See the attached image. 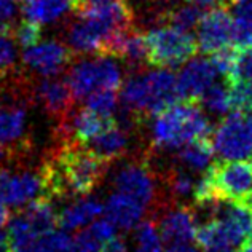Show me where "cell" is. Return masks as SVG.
<instances>
[{"label": "cell", "instance_id": "1", "mask_svg": "<svg viewBox=\"0 0 252 252\" xmlns=\"http://www.w3.org/2000/svg\"><path fill=\"white\" fill-rule=\"evenodd\" d=\"M118 101V107L129 112L142 123L181 101L177 91V77L171 69L161 67H157V70L147 74H132L122 82Z\"/></svg>", "mask_w": 252, "mask_h": 252}, {"label": "cell", "instance_id": "2", "mask_svg": "<svg viewBox=\"0 0 252 252\" xmlns=\"http://www.w3.org/2000/svg\"><path fill=\"white\" fill-rule=\"evenodd\" d=\"M212 126L196 101L174 102L152 117L150 141L155 149L179 150L195 139L209 137Z\"/></svg>", "mask_w": 252, "mask_h": 252}, {"label": "cell", "instance_id": "3", "mask_svg": "<svg viewBox=\"0 0 252 252\" xmlns=\"http://www.w3.org/2000/svg\"><path fill=\"white\" fill-rule=\"evenodd\" d=\"M147 40V64L161 69L181 67L198 53L196 40L190 32L161 24L145 34Z\"/></svg>", "mask_w": 252, "mask_h": 252}, {"label": "cell", "instance_id": "4", "mask_svg": "<svg viewBox=\"0 0 252 252\" xmlns=\"http://www.w3.org/2000/svg\"><path fill=\"white\" fill-rule=\"evenodd\" d=\"M65 82L75 101H82L99 88L120 90L123 78L115 58L97 55L94 59H82L72 64Z\"/></svg>", "mask_w": 252, "mask_h": 252}, {"label": "cell", "instance_id": "5", "mask_svg": "<svg viewBox=\"0 0 252 252\" xmlns=\"http://www.w3.org/2000/svg\"><path fill=\"white\" fill-rule=\"evenodd\" d=\"M214 157L240 160L252 157V117L248 112H231L211 132Z\"/></svg>", "mask_w": 252, "mask_h": 252}, {"label": "cell", "instance_id": "6", "mask_svg": "<svg viewBox=\"0 0 252 252\" xmlns=\"http://www.w3.org/2000/svg\"><path fill=\"white\" fill-rule=\"evenodd\" d=\"M209 174L217 201H240L252 195V157L216 161Z\"/></svg>", "mask_w": 252, "mask_h": 252}, {"label": "cell", "instance_id": "7", "mask_svg": "<svg viewBox=\"0 0 252 252\" xmlns=\"http://www.w3.org/2000/svg\"><path fill=\"white\" fill-rule=\"evenodd\" d=\"M112 184L115 191L128 195L132 200L141 203L145 209L157 203V179L147 158H139L122 164L117 169Z\"/></svg>", "mask_w": 252, "mask_h": 252}, {"label": "cell", "instance_id": "8", "mask_svg": "<svg viewBox=\"0 0 252 252\" xmlns=\"http://www.w3.org/2000/svg\"><path fill=\"white\" fill-rule=\"evenodd\" d=\"M38 196H48L42 168L21 172L0 168V200L6 206H24Z\"/></svg>", "mask_w": 252, "mask_h": 252}, {"label": "cell", "instance_id": "9", "mask_svg": "<svg viewBox=\"0 0 252 252\" xmlns=\"http://www.w3.org/2000/svg\"><path fill=\"white\" fill-rule=\"evenodd\" d=\"M158 231L163 249L177 252L196 249V217L187 204L168 211L158 225Z\"/></svg>", "mask_w": 252, "mask_h": 252}, {"label": "cell", "instance_id": "10", "mask_svg": "<svg viewBox=\"0 0 252 252\" xmlns=\"http://www.w3.org/2000/svg\"><path fill=\"white\" fill-rule=\"evenodd\" d=\"M74 58L75 53L67 43L59 40H40L23 51L24 67L42 77L59 75L72 64Z\"/></svg>", "mask_w": 252, "mask_h": 252}, {"label": "cell", "instance_id": "11", "mask_svg": "<svg viewBox=\"0 0 252 252\" xmlns=\"http://www.w3.org/2000/svg\"><path fill=\"white\" fill-rule=\"evenodd\" d=\"M117 31V29H115ZM114 29L91 16L77 15L65 28V43L77 55H99L105 38Z\"/></svg>", "mask_w": 252, "mask_h": 252}, {"label": "cell", "instance_id": "12", "mask_svg": "<svg viewBox=\"0 0 252 252\" xmlns=\"http://www.w3.org/2000/svg\"><path fill=\"white\" fill-rule=\"evenodd\" d=\"M231 21L233 16L227 6H212L208 13H203L198 31V51L211 55L217 50L231 43Z\"/></svg>", "mask_w": 252, "mask_h": 252}, {"label": "cell", "instance_id": "13", "mask_svg": "<svg viewBox=\"0 0 252 252\" xmlns=\"http://www.w3.org/2000/svg\"><path fill=\"white\" fill-rule=\"evenodd\" d=\"M32 99L42 105V109L55 122H61L74 110L75 99L65 80L43 77L42 80L31 83Z\"/></svg>", "mask_w": 252, "mask_h": 252}, {"label": "cell", "instance_id": "14", "mask_svg": "<svg viewBox=\"0 0 252 252\" xmlns=\"http://www.w3.org/2000/svg\"><path fill=\"white\" fill-rule=\"evenodd\" d=\"M217 77L219 74L211 59H195L193 56L184 64L177 77L179 97L184 101H198L203 93L217 80Z\"/></svg>", "mask_w": 252, "mask_h": 252}, {"label": "cell", "instance_id": "15", "mask_svg": "<svg viewBox=\"0 0 252 252\" xmlns=\"http://www.w3.org/2000/svg\"><path fill=\"white\" fill-rule=\"evenodd\" d=\"M83 145L101 160L110 164L126 155V150H128L129 145V131H126L115 120Z\"/></svg>", "mask_w": 252, "mask_h": 252}, {"label": "cell", "instance_id": "16", "mask_svg": "<svg viewBox=\"0 0 252 252\" xmlns=\"http://www.w3.org/2000/svg\"><path fill=\"white\" fill-rule=\"evenodd\" d=\"M102 212L105 214V219L115 225L117 230L129 231L142 220L145 208L128 195L115 191L107 198Z\"/></svg>", "mask_w": 252, "mask_h": 252}, {"label": "cell", "instance_id": "17", "mask_svg": "<svg viewBox=\"0 0 252 252\" xmlns=\"http://www.w3.org/2000/svg\"><path fill=\"white\" fill-rule=\"evenodd\" d=\"M104 204L96 198H83L65 206L58 212V225L63 230H77L85 225H90L94 219L102 214Z\"/></svg>", "mask_w": 252, "mask_h": 252}, {"label": "cell", "instance_id": "18", "mask_svg": "<svg viewBox=\"0 0 252 252\" xmlns=\"http://www.w3.org/2000/svg\"><path fill=\"white\" fill-rule=\"evenodd\" d=\"M212 158H214V149H212L211 136L200 137L179 149L174 164L193 174H201L212 164Z\"/></svg>", "mask_w": 252, "mask_h": 252}, {"label": "cell", "instance_id": "19", "mask_svg": "<svg viewBox=\"0 0 252 252\" xmlns=\"http://www.w3.org/2000/svg\"><path fill=\"white\" fill-rule=\"evenodd\" d=\"M196 249L204 251H231L238 249V241L219 217H211L196 228Z\"/></svg>", "mask_w": 252, "mask_h": 252}, {"label": "cell", "instance_id": "20", "mask_svg": "<svg viewBox=\"0 0 252 252\" xmlns=\"http://www.w3.org/2000/svg\"><path fill=\"white\" fill-rule=\"evenodd\" d=\"M74 10L72 0H32L23 3V15L40 26L56 23Z\"/></svg>", "mask_w": 252, "mask_h": 252}, {"label": "cell", "instance_id": "21", "mask_svg": "<svg viewBox=\"0 0 252 252\" xmlns=\"http://www.w3.org/2000/svg\"><path fill=\"white\" fill-rule=\"evenodd\" d=\"M21 212L28 219L29 225L37 236L53 230L58 225V212L55 203L48 196H38L35 200L29 201Z\"/></svg>", "mask_w": 252, "mask_h": 252}, {"label": "cell", "instance_id": "22", "mask_svg": "<svg viewBox=\"0 0 252 252\" xmlns=\"http://www.w3.org/2000/svg\"><path fill=\"white\" fill-rule=\"evenodd\" d=\"M37 235L29 225L28 219L23 212L13 216L10 220V227L6 231V240H8V249L11 251H32Z\"/></svg>", "mask_w": 252, "mask_h": 252}, {"label": "cell", "instance_id": "23", "mask_svg": "<svg viewBox=\"0 0 252 252\" xmlns=\"http://www.w3.org/2000/svg\"><path fill=\"white\" fill-rule=\"evenodd\" d=\"M235 16L231 21V45L246 46L252 43V2L235 3Z\"/></svg>", "mask_w": 252, "mask_h": 252}, {"label": "cell", "instance_id": "24", "mask_svg": "<svg viewBox=\"0 0 252 252\" xmlns=\"http://www.w3.org/2000/svg\"><path fill=\"white\" fill-rule=\"evenodd\" d=\"M196 181L198 179H195L193 172H190V171L174 164V166L171 168V171L168 172V177H166L168 191L174 200H191L193 201Z\"/></svg>", "mask_w": 252, "mask_h": 252}, {"label": "cell", "instance_id": "25", "mask_svg": "<svg viewBox=\"0 0 252 252\" xmlns=\"http://www.w3.org/2000/svg\"><path fill=\"white\" fill-rule=\"evenodd\" d=\"M201 16H203L201 8L190 3H185L181 6H174L171 10H166L161 15V19L164 24H169L172 28H177L185 32H191L196 29Z\"/></svg>", "mask_w": 252, "mask_h": 252}, {"label": "cell", "instance_id": "26", "mask_svg": "<svg viewBox=\"0 0 252 252\" xmlns=\"http://www.w3.org/2000/svg\"><path fill=\"white\" fill-rule=\"evenodd\" d=\"M118 90L99 88L85 97V107L105 118H115L118 110Z\"/></svg>", "mask_w": 252, "mask_h": 252}, {"label": "cell", "instance_id": "27", "mask_svg": "<svg viewBox=\"0 0 252 252\" xmlns=\"http://www.w3.org/2000/svg\"><path fill=\"white\" fill-rule=\"evenodd\" d=\"M198 104L204 107L211 114L223 115L230 110V97H228V85L223 80V83H212L209 88L203 93Z\"/></svg>", "mask_w": 252, "mask_h": 252}, {"label": "cell", "instance_id": "28", "mask_svg": "<svg viewBox=\"0 0 252 252\" xmlns=\"http://www.w3.org/2000/svg\"><path fill=\"white\" fill-rule=\"evenodd\" d=\"M18 43L13 37V31L0 32V82L11 77L16 72Z\"/></svg>", "mask_w": 252, "mask_h": 252}, {"label": "cell", "instance_id": "29", "mask_svg": "<svg viewBox=\"0 0 252 252\" xmlns=\"http://www.w3.org/2000/svg\"><path fill=\"white\" fill-rule=\"evenodd\" d=\"M134 248L137 251H163L160 231H158V225L147 219V220H141L134 227Z\"/></svg>", "mask_w": 252, "mask_h": 252}, {"label": "cell", "instance_id": "30", "mask_svg": "<svg viewBox=\"0 0 252 252\" xmlns=\"http://www.w3.org/2000/svg\"><path fill=\"white\" fill-rule=\"evenodd\" d=\"M228 85L230 110L251 112L252 110V82L249 80H231Z\"/></svg>", "mask_w": 252, "mask_h": 252}, {"label": "cell", "instance_id": "31", "mask_svg": "<svg viewBox=\"0 0 252 252\" xmlns=\"http://www.w3.org/2000/svg\"><path fill=\"white\" fill-rule=\"evenodd\" d=\"M32 251H72V236L67 230H50L38 235Z\"/></svg>", "mask_w": 252, "mask_h": 252}, {"label": "cell", "instance_id": "32", "mask_svg": "<svg viewBox=\"0 0 252 252\" xmlns=\"http://www.w3.org/2000/svg\"><path fill=\"white\" fill-rule=\"evenodd\" d=\"M236 51H238V46L230 43L220 50L211 53V63L214 64L217 74L220 75L225 82H230L231 75H233L235 63H236Z\"/></svg>", "mask_w": 252, "mask_h": 252}, {"label": "cell", "instance_id": "33", "mask_svg": "<svg viewBox=\"0 0 252 252\" xmlns=\"http://www.w3.org/2000/svg\"><path fill=\"white\" fill-rule=\"evenodd\" d=\"M13 37L21 48H29L42 40V26L24 18L16 28H13Z\"/></svg>", "mask_w": 252, "mask_h": 252}, {"label": "cell", "instance_id": "34", "mask_svg": "<svg viewBox=\"0 0 252 252\" xmlns=\"http://www.w3.org/2000/svg\"><path fill=\"white\" fill-rule=\"evenodd\" d=\"M231 80L252 82V43L238 48L235 70H233V75H231Z\"/></svg>", "mask_w": 252, "mask_h": 252}, {"label": "cell", "instance_id": "35", "mask_svg": "<svg viewBox=\"0 0 252 252\" xmlns=\"http://www.w3.org/2000/svg\"><path fill=\"white\" fill-rule=\"evenodd\" d=\"M90 233L93 235V238L99 243V246H101V251H104L105 244H107L112 238H115L118 233H117V227L110 220L107 219H94V220L91 222V225L88 227Z\"/></svg>", "mask_w": 252, "mask_h": 252}, {"label": "cell", "instance_id": "36", "mask_svg": "<svg viewBox=\"0 0 252 252\" xmlns=\"http://www.w3.org/2000/svg\"><path fill=\"white\" fill-rule=\"evenodd\" d=\"M185 3H190L193 6H198V8H212V6H217L222 0H184Z\"/></svg>", "mask_w": 252, "mask_h": 252}, {"label": "cell", "instance_id": "37", "mask_svg": "<svg viewBox=\"0 0 252 252\" xmlns=\"http://www.w3.org/2000/svg\"><path fill=\"white\" fill-rule=\"evenodd\" d=\"M8 220H10V211L6 208V204L0 200V228H2Z\"/></svg>", "mask_w": 252, "mask_h": 252}, {"label": "cell", "instance_id": "38", "mask_svg": "<svg viewBox=\"0 0 252 252\" xmlns=\"http://www.w3.org/2000/svg\"><path fill=\"white\" fill-rule=\"evenodd\" d=\"M0 251H10L8 249V240H6V233L0 228Z\"/></svg>", "mask_w": 252, "mask_h": 252}, {"label": "cell", "instance_id": "39", "mask_svg": "<svg viewBox=\"0 0 252 252\" xmlns=\"http://www.w3.org/2000/svg\"><path fill=\"white\" fill-rule=\"evenodd\" d=\"M107 2H110V0H80L78 6H82V5H101V3H107Z\"/></svg>", "mask_w": 252, "mask_h": 252}, {"label": "cell", "instance_id": "40", "mask_svg": "<svg viewBox=\"0 0 252 252\" xmlns=\"http://www.w3.org/2000/svg\"><path fill=\"white\" fill-rule=\"evenodd\" d=\"M240 249H241V251H252V235L241 244V248H240Z\"/></svg>", "mask_w": 252, "mask_h": 252}, {"label": "cell", "instance_id": "41", "mask_svg": "<svg viewBox=\"0 0 252 252\" xmlns=\"http://www.w3.org/2000/svg\"><path fill=\"white\" fill-rule=\"evenodd\" d=\"M28 2H32V0H18V3H28Z\"/></svg>", "mask_w": 252, "mask_h": 252}, {"label": "cell", "instance_id": "42", "mask_svg": "<svg viewBox=\"0 0 252 252\" xmlns=\"http://www.w3.org/2000/svg\"><path fill=\"white\" fill-rule=\"evenodd\" d=\"M223 3H230V0H222Z\"/></svg>", "mask_w": 252, "mask_h": 252}]
</instances>
